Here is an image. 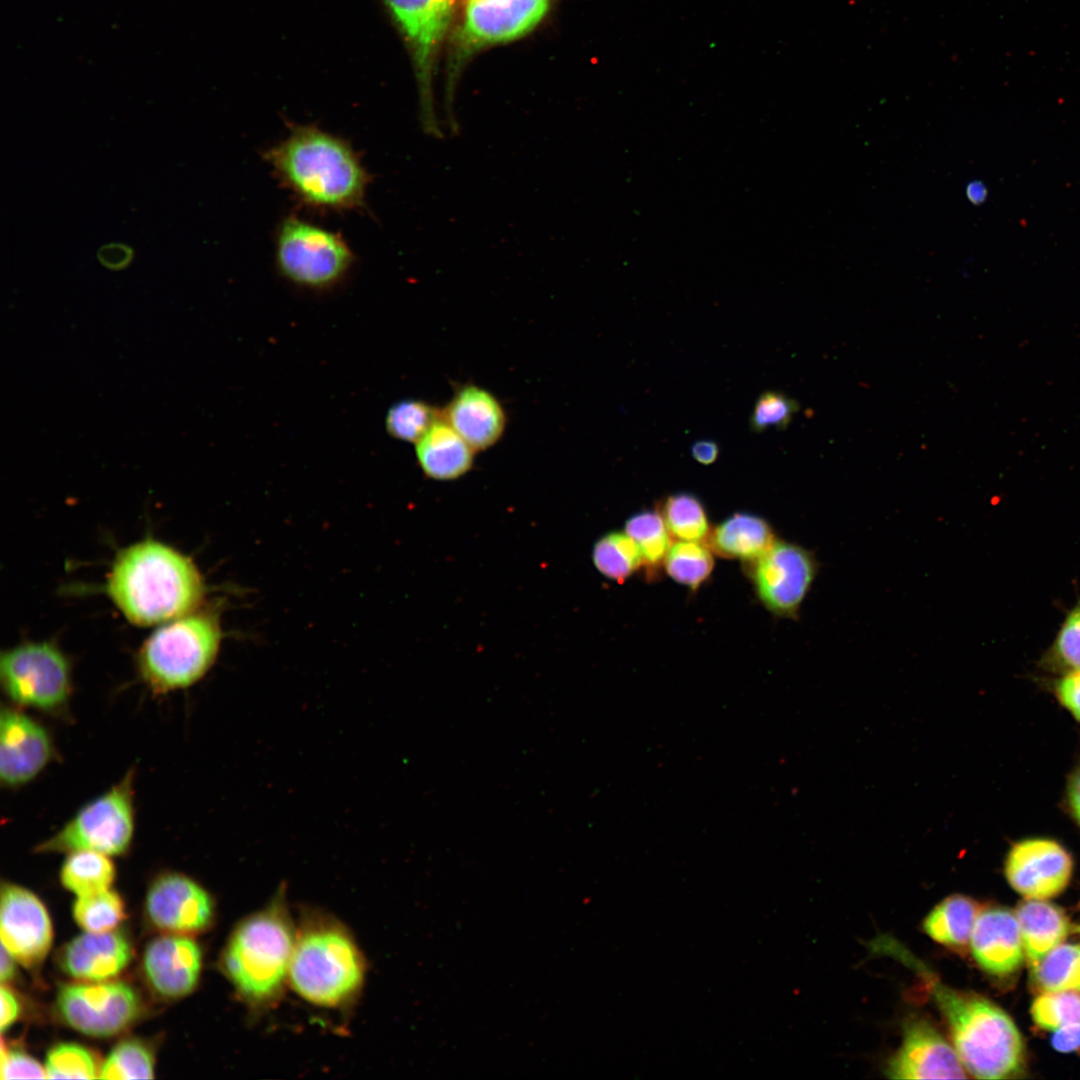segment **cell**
<instances>
[{
  "label": "cell",
  "mask_w": 1080,
  "mask_h": 1080,
  "mask_svg": "<svg viewBox=\"0 0 1080 1080\" xmlns=\"http://www.w3.org/2000/svg\"><path fill=\"white\" fill-rule=\"evenodd\" d=\"M0 682L15 706L62 714L72 694L71 663L54 641H25L1 653Z\"/></svg>",
  "instance_id": "cell-9"
},
{
  "label": "cell",
  "mask_w": 1080,
  "mask_h": 1080,
  "mask_svg": "<svg viewBox=\"0 0 1080 1080\" xmlns=\"http://www.w3.org/2000/svg\"><path fill=\"white\" fill-rule=\"evenodd\" d=\"M274 260L277 271L290 283L325 290L345 278L355 255L341 233L290 215L276 229Z\"/></svg>",
  "instance_id": "cell-7"
},
{
  "label": "cell",
  "mask_w": 1080,
  "mask_h": 1080,
  "mask_svg": "<svg viewBox=\"0 0 1080 1080\" xmlns=\"http://www.w3.org/2000/svg\"><path fill=\"white\" fill-rule=\"evenodd\" d=\"M474 450L445 421L440 419L416 443V457L424 474L434 480H454L473 465Z\"/></svg>",
  "instance_id": "cell-24"
},
{
  "label": "cell",
  "mask_w": 1080,
  "mask_h": 1080,
  "mask_svg": "<svg viewBox=\"0 0 1080 1080\" xmlns=\"http://www.w3.org/2000/svg\"><path fill=\"white\" fill-rule=\"evenodd\" d=\"M624 531L636 542L642 556L646 576L655 578L663 568L672 545V537L657 510H646L627 519Z\"/></svg>",
  "instance_id": "cell-29"
},
{
  "label": "cell",
  "mask_w": 1080,
  "mask_h": 1080,
  "mask_svg": "<svg viewBox=\"0 0 1080 1080\" xmlns=\"http://www.w3.org/2000/svg\"><path fill=\"white\" fill-rule=\"evenodd\" d=\"M459 0H384L408 43L415 66L420 123L428 136L441 138L433 79L436 61L451 26Z\"/></svg>",
  "instance_id": "cell-10"
},
{
  "label": "cell",
  "mask_w": 1080,
  "mask_h": 1080,
  "mask_svg": "<svg viewBox=\"0 0 1080 1080\" xmlns=\"http://www.w3.org/2000/svg\"><path fill=\"white\" fill-rule=\"evenodd\" d=\"M153 1055L141 1041L127 1039L120 1042L101 1065V1079H151Z\"/></svg>",
  "instance_id": "cell-35"
},
{
  "label": "cell",
  "mask_w": 1080,
  "mask_h": 1080,
  "mask_svg": "<svg viewBox=\"0 0 1080 1080\" xmlns=\"http://www.w3.org/2000/svg\"><path fill=\"white\" fill-rule=\"evenodd\" d=\"M777 541L772 526L759 515L737 512L712 527L706 544L726 559L751 563Z\"/></svg>",
  "instance_id": "cell-23"
},
{
  "label": "cell",
  "mask_w": 1080,
  "mask_h": 1080,
  "mask_svg": "<svg viewBox=\"0 0 1080 1080\" xmlns=\"http://www.w3.org/2000/svg\"><path fill=\"white\" fill-rule=\"evenodd\" d=\"M966 193L968 199L971 202H973L974 204H980L985 200L987 190L983 183L975 181L968 184Z\"/></svg>",
  "instance_id": "cell-48"
},
{
  "label": "cell",
  "mask_w": 1080,
  "mask_h": 1080,
  "mask_svg": "<svg viewBox=\"0 0 1080 1080\" xmlns=\"http://www.w3.org/2000/svg\"><path fill=\"white\" fill-rule=\"evenodd\" d=\"M221 642L216 613L196 610L161 624L140 646L136 667L155 694L186 689L213 665Z\"/></svg>",
  "instance_id": "cell-6"
},
{
  "label": "cell",
  "mask_w": 1080,
  "mask_h": 1080,
  "mask_svg": "<svg viewBox=\"0 0 1080 1080\" xmlns=\"http://www.w3.org/2000/svg\"><path fill=\"white\" fill-rule=\"evenodd\" d=\"M201 966V950L187 935L168 933L157 937L147 945L143 955L147 981L166 998H180L192 992Z\"/></svg>",
  "instance_id": "cell-19"
},
{
  "label": "cell",
  "mask_w": 1080,
  "mask_h": 1080,
  "mask_svg": "<svg viewBox=\"0 0 1080 1080\" xmlns=\"http://www.w3.org/2000/svg\"><path fill=\"white\" fill-rule=\"evenodd\" d=\"M133 779L130 770L121 781L82 806L35 850L67 854L88 850L110 857L125 854L135 832Z\"/></svg>",
  "instance_id": "cell-8"
},
{
  "label": "cell",
  "mask_w": 1080,
  "mask_h": 1080,
  "mask_svg": "<svg viewBox=\"0 0 1080 1080\" xmlns=\"http://www.w3.org/2000/svg\"><path fill=\"white\" fill-rule=\"evenodd\" d=\"M970 950L987 973L994 976L1015 973L1025 955L1015 913L999 906L982 908L972 931Z\"/></svg>",
  "instance_id": "cell-20"
},
{
  "label": "cell",
  "mask_w": 1080,
  "mask_h": 1080,
  "mask_svg": "<svg viewBox=\"0 0 1080 1080\" xmlns=\"http://www.w3.org/2000/svg\"><path fill=\"white\" fill-rule=\"evenodd\" d=\"M114 878L110 856L88 850L68 853L60 870L62 885L78 897L109 889Z\"/></svg>",
  "instance_id": "cell-27"
},
{
  "label": "cell",
  "mask_w": 1080,
  "mask_h": 1080,
  "mask_svg": "<svg viewBox=\"0 0 1080 1080\" xmlns=\"http://www.w3.org/2000/svg\"><path fill=\"white\" fill-rule=\"evenodd\" d=\"M966 1071L979 1079H1006L1023 1073L1025 1045L1011 1017L987 998L935 980L920 967Z\"/></svg>",
  "instance_id": "cell-3"
},
{
  "label": "cell",
  "mask_w": 1080,
  "mask_h": 1080,
  "mask_svg": "<svg viewBox=\"0 0 1080 1080\" xmlns=\"http://www.w3.org/2000/svg\"><path fill=\"white\" fill-rule=\"evenodd\" d=\"M264 159L281 186L307 208L347 212L365 205L370 175L338 135L312 124L292 125Z\"/></svg>",
  "instance_id": "cell-1"
},
{
  "label": "cell",
  "mask_w": 1080,
  "mask_h": 1080,
  "mask_svg": "<svg viewBox=\"0 0 1080 1080\" xmlns=\"http://www.w3.org/2000/svg\"><path fill=\"white\" fill-rule=\"evenodd\" d=\"M1040 666L1060 675L1080 671V602L1066 616Z\"/></svg>",
  "instance_id": "cell-36"
},
{
  "label": "cell",
  "mask_w": 1080,
  "mask_h": 1080,
  "mask_svg": "<svg viewBox=\"0 0 1080 1080\" xmlns=\"http://www.w3.org/2000/svg\"><path fill=\"white\" fill-rule=\"evenodd\" d=\"M592 560L600 574L619 583L642 568L639 547L625 531H611L601 536L593 546Z\"/></svg>",
  "instance_id": "cell-31"
},
{
  "label": "cell",
  "mask_w": 1080,
  "mask_h": 1080,
  "mask_svg": "<svg viewBox=\"0 0 1080 1080\" xmlns=\"http://www.w3.org/2000/svg\"><path fill=\"white\" fill-rule=\"evenodd\" d=\"M658 511L672 539L706 543L712 528L707 511L696 495L670 494L658 505Z\"/></svg>",
  "instance_id": "cell-28"
},
{
  "label": "cell",
  "mask_w": 1080,
  "mask_h": 1080,
  "mask_svg": "<svg viewBox=\"0 0 1080 1080\" xmlns=\"http://www.w3.org/2000/svg\"><path fill=\"white\" fill-rule=\"evenodd\" d=\"M16 962L17 960L14 956L2 945L0 965L1 984H7L15 978Z\"/></svg>",
  "instance_id": "cell-47"
},
{
  "label": "cell",
  "mask_w": 1080,
  "mask_h": 1080,
  "mask_svg": "<svg viewBox=\"0 0 1080 1080\" xmlns=\"http://www.w3.org/2000/svg\"><path fill=\"white\" fill-rule=\"evenodd\" d=\"M365 966L350 934L339 923L313 916L296 933L288 979L305 1000L337 1007L359 991Z\"/></svg>",
  "instance_id": "cell-5"
},
{
  "label": "cell",
  "mask_w": 1080,
  "mask_h": 1080,
  "mask_svg": "<svg viewBox=\"0 0 1080 1080\" xmlns=\"http://www.w3.org/2000/svg\"><path fill=\"white\" fill-rule=\"evenodd\" d=\"M73 917L86 932L112 931L125 918L124 903L120 895L110 889L79 896L73 906Z\"/></svg>",
  "instance_id": "cell-34"
},
{
  "label": "cell",
  "mask_w": 1080,
  "mask_h": 1080,
  "mask_svg": "<svg viewBox=\"0 0 1080 1080\" xmlns=\"http://www.w3.org/2000/svg\"><path fill=\"white\" fill-rule=\"evenodd\" d=\"M747 567L761 604L773 615L791 619L798 616L818 570L812 552L780 540Z\"/></svg>",
  "instance_id": "cell-13"
},
{
  "label": "cell",
  "mask_w": 1080,
  "mask_h": 1080,
  "mask_svg": "<svg viewBox=\"0 0 1080 1080\" xmlns=\"http://www.w3.org/2000/svg\"><path fill=\"white\" fill-rule=\"evenodd\" d=\"M1 998V1019L0 1027L4 1032L9 1028L18 1018L21 1011V1006L16 994L6 984L1 985L0 989Z\"/></svg>",
  "instance_id": "cell-45"
},
{
  "label": "cell",
  "mask_w": 1080,
  "mask_h": 1080,
  "mask_svg": "<svg viewBox=\"0 0 1080 1080\" xmlns=\"http://www.w3.org/2000/svg\"><path fill=\"white\" fill-rule=\"evenodd\" d=\"M1030 967L1068 936L1071 925L1058 906L1040 899L1021 902L1015 912Z\"/></svg>",
  "instance_id": "cell-25"
},
{
  "label": "cell",
  "mask_w": 1080,
  "mask_h": 1080,
  "mask_svg": "<svg viewBox=\"0 0 1080 1080\" xmlns=\"http://www.w3.org/2000/svg\"><path fill=\"white\" fill-rule=\"evenodd\" d=\"M1073 867L1071 853L1058 840L1033 836L1010 846L1004 874L1009 885L1026 899L1046 900L1067 887Z\"/></svg>",
  "instance_id": "cell-14"
},
{
  "label": "cell",
  "mask_w": 1080,
  "mask_h": 1080,
  "mask_svg": "<svg viewBox=\"0 0 1080 1080\" xmlns=\"http://www.w3.org/2000/svg\"><path fill=\"white\" fill-rule=\"evenodd\" d=\"M1 1078L8 1079H43L45 1067L28 1054L1 1046Z\"/></svg>",
  "instance_id": "cell-40"
},
{
  "label": "cell",
  "mask_w": 1080,
  "mask_h": 1080,
  "mask_svg": "<svg viewBox=\"0 0 1080 1080\" xmlns=\"http://www.w3.org/2000/svg\"><path fill=\"white\" fill-rule=\"evenodd\" d=\"M799 410V404L785 393L767 390L759 395L750 416V428L762 433L770 428L785 429Z\"/></svg>",
  "instance_id": "cell-39"
},
{
  "label": "cell",
  "mask_w": 1080,
  "mask_h": 1080,
  "mask_svg": "<svg viewBox=\"0 0 1080 1080\" xmlns=\"http://www.w3.org/2000/svg\"><path fill=\"white\" fill-rule=\"evenodd\" d=\"M1064 807L1073 822L1080 828V760L1074 765L1067 777Z\"/></svg>",
  "instance_id": "cell-43"
},
{
  "label": "cell",
  "mask_w": 1080,
  "mask_h": 1080,
  "mask_svg": "<svg viewBox=\"0 0 1080 1080\" xmlns=\"http://www.w3.org/2000/svg\"><path fill=\"white\" fill-rule=\"evenodd\" d=\"M965 1072L955 1048L921 1017L905 1023L902 1044L886 1069L892 1079H964Z\"/></svg>",
  "instance_id": "cell-18"
},
{
  "label": "cell",
  "mask_w": 1080,
  "mask_h": 1080,
  "mask_svg": "<svg viewBox=\"0 0 1080 1080\" xmlns=\"http://www.w3.org/2000/svg\"><path fill=\"white\" fill-rule=\"evenodd\" d=\"M49 1079L99 1078L101 1065L95 1055L74 1043H61L49 1050L45 1063Z\"/></svg>",
  "instance_id": "cell-37"
},
{
  "label": "cell",
  "mask_w": 1080,
  "mask_h": 1080,
  "mask_svg": "<svg viewBox=\"0 0 1080 1080\" xmlns=\"http://www.w3.org/2000/svg\"><path fill=\"white\" fill-rule=\"evenodd\" d=\"M1031 1015L1034 1023L1045 1030L1080 1022V991L1042 992L1032 1003Z\"/></svg>",
  "instance_id": "cell-38"
},
{
  "label": "cell",
  "mask_w": 1080,
  "mask_h": 1080,
  "mask_svg": "<svg viewBox=\"0 0 1080 1080\" xmlns=\"http://www.w3.org/2000/svg\"><path fill=\"white\" fill-rule=\"evenodd\" d=\"M2 945L17 962L32 969L45 959L53 938L49 915L31 891L5 883L1 888Z\"/></svg>",
  "instance_id": "cell-16"
},
{
  "label": "cell",
  "mask_w": 1080,
  "mask_h": 1080,
  "mask_svg": "<svg viewBox=\"0 0 1080 1080\" xmlns=\"http://www.w3.org/2000/svg\"><path fill=\"white\" fill-rule=\"evenodd\" d=\"M1076 932L1080 934V925L1076 927Z\"/></svg>",
  "instance_id": "cell-49"
},
{
  "label": "cell",
  "mask_w": 1080,
  "mask_h": 1080,
  "mask_svg": "<svg viewBox=\"0 0 1080 1080\" xmlns=\"http://www.w3.org/2000/svg\"><path fill=\"white\" fill-rule=\"evenodd\" d=\"M440 419L442 411L436 407L422 400L405 399L390 407L385 426L393 438L416 444Z\"/></svg>",
  "instance_id": "cell-33"
},
{
  "label": "cell",
  "mask_w": 1080,
  "mask_h": 1080,
  "mask_svg": "<svg viewBox=\"0 0 1080 1080\" xmlns=\"http://www.w3.org/2000/svg\"><path fill=\"white\" fill-rule=\"evenodd\" d=\"M713 554L704 542L676 540L666 555L663 568L675 582L697 590L713 571Z\"/></svg>",
  "instance_id": "cell-32"
},
{
  "label": "cell",
  "mask_w": 1080,
  "mask_h": 1080,
  "mask_svg": "<svg viewBox=\"0 0 1080 1080\" xmlns=\"http://www.w3.org/2000/svg\"><path fill=\"white\" fill-rule=\"evenodd\" d=\"M982 907L971 897L955 894L938 903L923 921L925 933L956 951L970 946L972 931Z\"/></svg>",
  "instance_id": "cell-26"
},
{
  "label": "cell",
  "mask_w": 1080,
  "mask_h": 1080,
  "mask_svg": "<svg viewBox=\"0 0 1080 1080\" xmlns=\"http://www.w3.org/2000/svg\"><path fill=\"white\" fill-rule=\"evenodd\" d=\"M445 420L474 451L485 450L502 436L506 414L489 391L469 384L458 389L442 410Z\"/></svg>",
  "instance_id": "cell-22"
},
{
  "label": "cell",
  "mask_w": 1080,
  "mask_h": 1080,
  "mask_svg": "<svg viewBox=\"0 0 1080 1080\" xmlns=\"http://www.w3.org/2000/svg\"><path fill=\"white\" fill-rule=\"evenodd\" d=\"M132 957L128 939L118 931L86 932L67 943L59 953L61 969L82 982L110 980L122 972Z\"/></svg>",
  "instance_id": "cell-21"
},
{
  "label": "cell",
  "mask_w": 1080,
  "mask_h": 1080,
  "mask_svg": "<svg viewBox=\"0 0 1080 1080\" xmlns=\"http://www.w3.org/2000/svg\"><path fill=\"white\" fill-rule=\"evenodd\" d=\"M296 933L280 898L243 920L221 958L225 975L248 1003L277 998L288 978Z\"/></svg>",
  "instance_id": "cell-4"
},
{
  "label": "cell",
  "mask_w": 1080,
  "mask_h": 1080,
  "mask_svg": "<svg viewBox=\"0 0 1080 1080\" xmlns=\"http://www.w3.org/2000/svg\"><path fill=\"white\" fill-rule=\"evenodd\" d=\"M719 445L711 439L695 441L691 446V455L702 465L713 464L719 457Z\"/></svg>",
  "instance_id": "cell-46"
},
{
  "label": "cell",
  "mask_w": 1080,
  "mask_h": 1080,
  "mask_svg": "<svg viewBox=\"0 0 1080 1080\" xmlns=\"http://www.w3.org/2000/svg\"><path fill=\"white\" fill-rule=\"evenodd\" d=\"M1031 968L1038 991H1080V945L1061 943Z\"/></svg>",
  "instance_id": "cell-30"
},
{
  "label": "cell",
  "mask_w": 1080,
  "mask_h": 1080,
  "mask_svg": "<svg viewBox=\"0 0 1080 1080\" xmlns=\"http://www.w3.org/2000/svg\"><path fill=\"white\" fill-rule=\"evenodd\" d=\"M146 913L152 924L170 934L190 935L206 929L213 919L208 892L180 873L156 878L146 897Z\"/></svg>",
  "instance_id": "cell-17"
},
{
  "label": "cell",
  "mask_w": 1080,
  "mask_h": 1080,
  "mask_svg": "<svg viewBox=\"0 0 1080 1080\" xmlns=\"http://www.w3.org/2000/svg\"><path fill=\"white\" fill-rule=\"evenodd\" d=\"M1054 1049L1069 1053L1080 1049V1022L1071 1023L1056 1029L1051 1039Z\"/></svg>",
  "instance_id": "cell-44"
},
{
  "label": "cell",
  "mask_w": 1080,
  "mask_h": 1080,
  "mask_svg": "<svg viewBox=\"0 0 1080 1080\" xmlns=\"http://www.w3.org/2000/svg\"><path fill=\"white\" fill-rule=\"evenodd\" d=\"M140 1006L136 991L122 981L63 985L56 999L62 1020L94 1037L112 1036L125 1029L139 1015Z\"/></svg>",
  "instance_id": "cell-12"
},
{
  "label": "cell",
  "mask_w": 1080,
  "mask_h": 1080,
  "mask_svg": "<svg viewBox=\"0 0 1080 1080\" xmlns=\"http://www.w3.org/2000/svg\"><path fill=\"white\" fill-rule=\"evenodd\" d=\"M552 0H464L454 36V53L446 92L447 117L454 118L453 90L458 68L482 48L516 40L545 18Z\"/></svg>",
  "instance_id": "cell-11"
},
{
  "label": "cell",
  "mask_w": 1080,
  "mask_h": 1080,
  "mask_svg": "<svg viewBox=\"0 0 1080 1080\" xmlns=\"http://www.w3.org/2000/svg\"><path fill=\"white\" fill-rule=\"evenodd\" d=\"M105 592L130 623L152 626L199 608L205 585L191 558L147 538L118 552Z\"/></svg>",
  "instance_id": "cell-2"
},
{
  "label": "cell",
  "mask_w": 1080,
  "mask_h": 1080,
  "mask_svg": "<svg viewBox=\"0 0 1080 1080\" xmlns=\"http://www.w3.org/2000/svg\"><path fill=\"white\" fill-rule=\"evenodd\" d=\"M1053 690L1058 702L1080 722V671L1061 675Z\"/></svg>",
  "instance_id": "cell-41"
},
{
  "label": "cell",
  "mask_w": 1080,
  "mask_h": 1080,
  "mask_svg": "<svg viewBox=\"0 0 1080 1080\" xmlns=\"http://www.w3.org/2000/svg\"><path fill=\"white\" fill-rule=\"evenodd\" d=\"M46 727L18 706L2 705L0 714V780L7 788L33 781L54 758Z\"/></svg>",
  "instance_id": "cell-15"
},
{
  "label": "cell",
  "mask_w": 1080,
  "mask_h": 1080,
  "mask_svg": "<svg viewBox=\"0 0 1080 1080\" xmlns=\"http://www.w3.org/2000/svg\"><path fill=\"white\" fill-rule=\"evenodd\" d=\"M97 257L104 267L118 271L130 265L134 258V251L124 243L113 242L103 245L98 250Z\"/></svg>",
  "instance_id": "cell-42"
}]
</instances>
